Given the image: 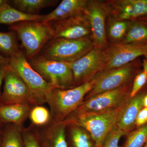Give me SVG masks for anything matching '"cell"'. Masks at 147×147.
<instances>
[{
    "instance_id": "cell-1",
    "label": "cell",
    "mask_w": 147,
    "mask_h": 147,
    "mask_svg": "<svg viewBox=\"0 0 147 147\" xmlns=\"http://www.w3.org/2000/svg\"><path fill=\"white\" fill-rule=\"evenodd\" d=\"M94 84L93 79L72 88L64 90L54 88L51 90L46 96V103L50 107L53 120L63 121L81 104Z\"/></svg>"
},
{
    "instance_id": "cell-2",
    "label": "cell",
    "mask_w": 147,
    "mask_h": 147,
    "mask_svg": "<svg viewBox=\"0 0 147 147\" xmlns=\"http://www.w3.org/2000/svg\"><path fill=\"white\" fill-rule=\"evenodd\" d=\"M128 100L116 108L79 116L63 122L66 124H72L84 127L90 134L96 146L102 147L108 133L117 125Z\"/></svg>"
},
{
    "instance_id": "cell-3",
    "label": "cell",
    "mask_w": 147,
    "mask_h": 147,
    "mask_svg": "<svg viewBox=\"0 0 147 147\" xmlns=\"http://www.w3.org/2000/svg\"><path fill=\"white\" fill-rule=\"evenodd\" d=\"M9 29L17 34L25 55L30 60L36 57L45 44L54 37L51 23L24 21L11 25Z\"/></svg>"
},
{
    "instance_id": "cell-4",
    "label": "cell",
    "mask_w": 147,
    "mask_h": 147,
    "mask_svg": "<svg viewBox=\"0 0 147 147\" xmlns=\"http://www.w3.org/2000/svg\"><path fill=\"white\" fill-rule=\"evenodd\" d=\"M9 58V68L18 75L27 85L37 105L46 103V97L54 88L34 70L27 60L25 53L19 50Z\"/></svg>"
},
{
    "instance_id": "cell-5",
    "label": "cell",
    "mask_w": 147,
    "mask_h": 147,
    "mask_svg": "<svg viewBox=\"0 0 147 147\" xmlns=\"http://www.w3.org/2000/svg\"><path fill=\"white\" fill-rule=\"evenodd\" d=\"M94 47L91 36L77 39L53 38L40 56L51 60L73 63Z\"/></svg>"
},
{
    "instance_id": "cell-6",
    "label": "cell",
    "mask_w": 147,
    "mask_h": 147,
    "mask_svg": "<svg viewBox=\"0 0 147 147\" xmlns=\"http://www.w3.org/2000/svg\"><path fill=\"white\" fill-rule=\"evenodd\" d=\"M132 84V82L116 89L84 99L76 110L65 120L75 118L84 115L100 113L123 104L130 98Z\"/></svg>"
},
{
    "instance_id": "cell-7",
    "label": "cell",
    "mask_w": 147,
    "mask_h": 147,
    "mask_svg": "<svg viewBox=\"0 0 147 147\" xmlns=\"http://www.w3.org/2000/svg\"><path fill=\"white\" fill-rule=\"evenodd\" d=\"M142 63L140 59L138 58L118 68L101 71L94 78V84L93 88L84 99L116 89L125 84L131 83L141 69Z\"/></svg>"
},
{
    "instance_id": "cell-8",
    "label": "cell",
    "mask_w": 147,
    "mask_h": 147,
    "mask_svg": "<svg viewBox=\"0 0 147 147\" xmlns=\"http://www.w3.org/2000/svg\"><path fill=\"white\" fill-rule=\"evenodd\" d=\"M29 63L55 88L65 90L74 88L71 63L47 59L41 56L30 60Z\"/></svg>"
},
{
    "instance_id": "cell-9",
    "label": "cell",
    "mask_w": 147,
    "mask_h": 147,
    "mask_svg": "<svg viewBox=\"0 0 147 147\" xmlns=\"http://www.w3.org/2000/svg\"><path fill=\"white\" fill-rule=\"evenodd\" d=\"M106 61L105 50L94 47L82 57L71 63L74 87L92 81L97 74L103 71Z\"/></svg>"
},
{
    "instance_id": "cell-10",
    "label": "cell",
    "mask_w": 147,
    "mask_h": 147,
    "mask_svg": "<svg viewBox=\"0 0 147 147\" xmlns=\"http://www.w3.org/2000/svg\"><path fill=\"white\" fill-rule=\"evenodd\" d=\"M85 13L89 21L94 47L107 50L109 43L106 24L108 14L102 1L88 0Z\"/></svg>"
},
{
    "instance_id": "cell-11",
    "label": "cell",
    "mask_w": 147,
    "mask_h": 147,
    "mask_svg": "<svg viewBox=\"0 0 147 147\" xmlns=\"http://www.w3.org/2000/svg\"><path fill=\"white\" fill-rule=\"evenodd\" d=\"M147 42L144 43H109L105 50L107 61L103 71L118 68L130 63L146 53Z\"/></svg>"
},
{
    "instance_id": "cell-12",
    "label": "cell",
    "mask_w": 147,
    "mask_h": 147,
    "mask_svg": "<svg viewBox=\"0 0 147 147\" xmlns=\"http://www.w3.org/2000/svg\"><path fill=\"white\" fill-rule=\"evenodd\" d=\"M4 81L3 91L1 95L0 104L26 103L32 106L37 105L28 87L20 76L9 68Z\"/></svg>"
},
{
    "instance_id": "cell-13",
    "label": "cell",
    "mask_w": 147,
    "mask_h": 147,
    "mask_svg": "<svg viewBox=\"0 0 147 147\" xmlns=\"http://www.w3.org/2000/svg\"><path fill=\"white\" fill-rule=\"evenodd\" d=\"M51 24L53 38L77 39L91 36L89 21L85 13Z\"/></svg>"
},
{
    "instance_id": "cell-14",
    "label": "cell",
    "mask_w": 147,
    "mask_h": 147,
    "mask_svg": "<svg viewBox=\"0 0 147 147\" xmlns=\"http://www.w3.org/2000/svg\"><path fill=\"white\" fill-rule=\"evenodd\" d=\"M108 16L117 20L131 21L147 15V0L102 1Z\"/></svg>"
},
{
    "instance_id": "cell-15",
    "label": "cell",
    "mask_w": 147,
    "mask_h": 147,
    "mask_svg": "<svg viewBox=\"0 0 147 147\" xmlns=\"http://www.w3.org/2000/svg\"><path fill=\"white\" fill-rule=\"evenodd\" d=\"M66 127L63 121L54 120L43 127H34L41 147H69Z\"/></svg>"
},
{
    "instance_id": "cell-16",
    "label": "cell",
    "mask_w": 147,
    "mask_h": 147,
    "mask_svg": "<svg viewBox=\"0 0 147 147\" xmlns=\"http://www.w3.org/2000/svg\"><path fill=\"white\" fill-rule=\"evenodd\" d=\"M147 92L146 85L135 96L129 98L117 124V126L127 135L135 127V120L139 111L143 108V98Z\"/></svg>"
},
{
    "instance_id": "cell-17",
    "label": "cell",
    "mask_w": 147,
    "mask_h": 147,
    "mask_svg": "<svg viewBox=\"0 0 147 147\" xmlns=\"http://www.w3.org/2000/svg\"><path fill=\"white\" fill-rule=\"evenodd\" d=\"M88 0H63L55 10L45 15L42 23H53L85 13Z\"/></svg>"
},
{
    "instance_id": "cell-18",
    "label": "cell",
    "mask_w": 147,
    "mask_h": 147,
    "mask_svg": "<svg viewBox=\"0 0 147 147\" xmlns=\"http://www.w3.org/2000/svg\"><path fill=\"white\" fill-rule=\"evenodd\" d=\"M32 107L26 103L0 104V123L23 125Z\"/></svg>"
},
{
    "instance_id": "cell-19",
    "label": "cell",
    "mask_w": 147,
    "mask_h": 147,
    "mask_svg": "<svg viewBox=\"0 0 147 147\" xmlns=\"http://www.w3.org/2000/svg\"><path fill=\"white\" fill-rule=\"evenodd\" d=\"M45 15L28 14L16 9L8 2L0 8V24L12 25L26 21L42 22Z\"/></svg>"
},
{
    "instance_id": "cell-20",
    "label": "cell",
    "mask_w": 147,
    "mask_h": 147,
    "mask_svg": "<svg viewBox=\"0 0 147 147\" xmlns=\"http://www.w3.org/2000/svg\"><path fill=\"white\" fill-rule=\"evenodd\" d=\"M66 125L69 147H96L90 134L84 127L72 124Z\"/></svg>"
},
{
    "instance_id": "cell-21",
    "label": "cell",
    "mask_w": 147,
    "mask_h": 147,
    "mask_svg": "<svg viewBox=\"0 0 147 147\" xmlns=\"http://www.w3.org/2000/svg\"><path fill=\"white\" fill-rule=\"evenodd\" d=\"M130 21L117 20L108 16L106 20V31L108 43H118L123 40Z\"/></svg>"
},
{
    "instance_id": "cell-22",
    "label": "cell",
    "mask_w": 147,
    "mask_h": 147,
    "mask_svg": "<svg viewBox=\"0 0 147 147\" xmlns=\"http://www.w3.org/2000/svg\"><path fill=\"white\" fill-rule=\"evenodd\" d=\"M14 8L29 14L37 13L42 9L55 6L57 0H13L10 1Z\"/></svg>"
},
{
    "instance_id": "cell-23",
    "label": "cell",
    "mask_w": 147,
    "mask_h": 147,
    "mask_svg": "<svg viewBox=\"0 0 147 147\" xmlns=\"http://www.w3.org/2000/svg\"><path fill=\"white\" fill-rule=\"evenodd\" d=\"M23 128V125H9L2 133L0 147H24Z\"/></svg>"
},
{
    "instance_id": "cell-24",
    "label": "cell",
    "mask_w": 147,
    "mask_h": 147,
    "mask_svg": "<svg viewBox=\"0 0 147 147\" xmlns=\"http://www.w3.org/2000/svg\"><path fill=\"white\" fill-rule=\"evenodd\" d=\"M121 42L124 43L147 42V25L137 19L130 21L126 34Z\"/></svg>"
},
{
    "instance_id": "cell-25",
    "label": "cell",
    "mask_w": 147,
    "mask_h": 147,
    "mask_svg": "<svg viewBox=\"0 0 147 147\" xmlns=\"http://www.w3.org/2000/svg\"><path fill=\"white\" fill-rule=\"evenodd\" d=\"M32 126L42 127L46 126L53 121L50 110L42 105H36L31 108L29 118Z\"/></svg>"
},
{
    "instance_id": "cell-26",
    "label": "cell",
    "mask_w": 147,
    "mask_h": 147,
    "mask_svg": "<svg viewBox=\"0 0 147 147\" xmlns=\"http://www.w3.org/2000/svg\"><path fill=\"white\" fill-rule=\"evenodd\" d=\"M15 32H0V51L10 57L19 50L17 43V36Z\"/></svg>"
},
{
    "instance_id": "cell-27",
    "label": "cell",
    "mask_w": 147,
    "mask_h": 147,
    "mask_svg": "<svg viewBox=\"0 0 147 147\" xmlns=\"http://www.w3.org/2000/svg\"><path fill=\"white\" fill-rule=\"evenodd\" d=\"M124 147H143L147 142V124L127 134Z\"/></svg>"
},
{
    "instance_id": "cell-28",
    "label": "cell",
    "mask_w": 147,
    "mask_h": 147,
    "mask_svg": "<svg viewBox=\"0 0 147 147\" xmlns=\"http://www.w3.org/2000/svg\"><path fill=\"white\" fill-rule=\"evenodd\" d=\"M24 147H41L36 129L31 126L22 130Z\"/></svg>"
},
{
    "instance_id": "cell-29",
    "label": "cell",
    "mask_w": 147,
    "mask_h": 147,
    "mask_svg": "<svg viewBox=\"0 0 147 147\" xmlns=\"http://www.w3.org/2000/svg\"><path fill=\"white\" fill-rule=\"evenodd\" d=\"M124 135H127V134L115 125L108 133L102 147H119L120 139Z\"/></svg>"
},
{
    "instance_id": "cell-30",
    "label": "cell",
    "mask_w": 147,
    "mask_h": 147,
    "mask_svg": "<svg viewBox=\"0 0 147 147\" xmlns=\"http://www.w3.org/2000/svg\"><path fill=\"white\" fill-rule=\"evenodd\" d=\"M147 83V74L140 69L134 77L130 92V98L134 97L142 90Z\"/></svg>"
},
{
    "instance_id": "cell-31",
    "label": "cell",
    "mask_w": 147,
    "mask_h": 147,
    "mask_svg": "<svg viewBox=\"0 0 147 147\" xmlns=\"http://www.w3.org/2000/svg\"><path fill=\"white\" fill-rule=\"evenodd\" d=\"M147 124V108L143 107L139 111L135 120V127L137 128Z\"/></svg>"
},
{
    "instance_id": "cell-32",
    "label": "cell",
    "mask_w": 147,
    "mask_h": 147,
    "mask_svg": "<svg viewBox=\"0 0 147 147\" xmlns=\"http://www.w3.org/2000/svg\"><path fill=\"white\" fill-rule=\"evenodd\" d=\"M8 68V65L0 64V98L1 95V86Z\"/></svg>"
},
{
    "instance_id": "cell-33",
    "label": "cell",
    "mask_w": 147,
    "mask_h": 147,
    "mask_svg": "<svg viewBox=\"0 0 147 147\" xmlns=\"http://www.w3.org/2000/svg\"><path fill=\"white\" fill-rule=\"evenodd\" d=\"M9 58L5 57L0 54V64H1L8 65L9 63Z\"/></svg>"
},
{
    "instance_id": "cell-34",
    "label": "cell",
    "mask_w": 147,
    "mask_h": 147,
    "mask_svg": "<svg viewBox=\"0 0 147 147\" xmlns=\"http://www.w3.org/2000/svg\"><path fill=\"white\" fill-rule=\"evenodd\" d=\"M142 66L143 67V70L147 74V60L144 59L142 63Z\"/></svg>"
},
{
    "instance_id": "cell-35",
    "label": "cell",
    "mask_w": 147,
    "mask_h": 147,
    "mask_svg": "<svg viewBox=\"0 0 147 147\" xmlns=\"http://www.w3.org/2000/svg\"><path fill=\"white\" fill-rule=\"evenodd\" d=\"M137 20H139V21L147 25V15L142 16V17L137 18Z\"/></svg>"
},
{
    "instance_id": "cell-36",
    "label": "cell",
    "mask_w": 147,
    "mask_h": 147,
    "mask_svg": "<svg viewBox=\"0 0 147 147\" xmlns=\"http://www.w3.org/2000/svg\"><path fill=\"white\" fill-rule=\"evenodd\" d=\"M143 107L147 108V92L143 98Z\"/></svg>"
},
{
    "instance_id": "cell-37",
    "label": "cell",
    "mask_w": 147,
    "mask_h": 147,
    "mask_svg": "<svg viewBox=\"0 0 147 147\" xmlns=\"http://www.w3.org/2000/svg\"><path fill=\"white\" fill-rule=\"evenodd\" d=\"M8 2V1H6V0H0V8H1L4 4H5L6 3Z\"/></svg>"
},
{
    "instance_id": "cell-38",
    "label": "cell",
    "mask_w": 147,
    "mask_h": 147,
    "mask_svg": "<svg viewBox=\"0 0 147 147\" xmlns=\"http://www.w3.org/2000/svg\"><path fill=\"white\" fill-rule=\"evenodd\" d=\"M144 57H145V59H146L147 60V50L146 51V54L144 55Z\"/></svg>"
},
{
    "instance_id": "cell-39",
    "label": "cell",
    "mask_w": 147,
    "mask_h": 147,
    "mask_svg": "<svg viewBox=\"0 0 147 147\" xmlns=\"http://www.w3.org/2000/svg\"><path fill=\"white\" fill-rule=\"evenodd\" d=\"M143 147H147V142H146V144H145L144 146Z\"/></svg>"
},
{
    "instance_id": "cell-40",
    "label": "cell",
    "mask_w": 147,
    "mask_h": 147,
    "mask_svg": "<svg viewBox=\"0 0 147 147\" xmlns=\"http://www.w3.org/2000/svg\"><path fill=\"white\" fill-rule=\"evenodd\" d=\"M3 124L2 123H0V129H1V127L2 126Z\"/></svg>"
},
{
    "instance_id": "cell-41",
    "label": "cell",
    "mask_w": 147,
    "mask_h": 147,
    "mask_svg": "<svg viewBox=\"0 0 147 147\" xmlns=\"http://www.w3.org/2000/svg\"><path fill=\"white\" fill-rule=\"evenodd\" d=\"M0 145H1V138H0Z\"/></svg>"
}]
</instances>
